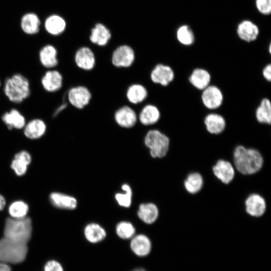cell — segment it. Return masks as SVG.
<instances>
[{"instance_id": "obj_32", "label": "cell", "mask_w": 271, "mask_h": 271, "mask_svg": "<svg viewBox=\"0 0 271 271\" xmlns=\"http://www.w3.org/2000/svg\"><path fill=\"white\" fill-rule=\"evenodd\" d=\"M184 184L188 192L195 194L202 189L203 185V179L199 173L193 172L187 176Z\"/></svg>"}, {"instance_id": "obj_8", "label": "cell", "mask_w": 271, "mask_h": 271, "mask_svg": "<svg viewBox=\"0 0 271 271\" xmlns=\"http://www.w3.org/2000/svg\"><path fill=\"white\" fill-rule=\"evenodd\" d=\"M201 100L204 105L209 109L219 107L223 100V95L220 89L216 86L209 85L201 94Z\"/></svg>"}, {"instance_id": "obj_35", "label": "cell", "mask_w": 271, "mask_h": 271, "mask_svg": "<svg viewBox=\"0 0 271 271\" xmlns=\"http://www.w3.org/2000/svg\"><path fill=\"white\" fill-rule=\"evenodd\" d=\"M121 188L124 192L116 193L115 195V200L120 206L125 208L129 207L131 203V189L127 184H123Z\"/></svg>"}, {"instance_id": "obj_10", "label": "cell", "mask_w": 271, "mask_h": 271, "mask_svg": "<svg viewBox=\"0 0 271 271\" xmlns=\"http://www.w3.org/2000/svg\"><path fill=\"white\" fill-rule=\"evenodd\" d=\"M174 71L168 65L158 64L152 70L150 78L153 82L166 86L174 78Z\"/></svg>"}, {"instance_id": "obj_41", "label": "cell", "mask_w": 271, "mask_h": 271, "mask_svg": "<svg viewBox=\"0 0 271 271\" xmlns=\"http://www.w3.org/2000/svg\"><path fill=\"white\" fill-rule=\"evenodd\" d=\"M6 205V200L4 197L0 195V211L3 210Z\"/></svg>"}, {"instance_id": "obj_16", "label": "cell", "mask_w": 271, "mask_h": 271, "mask_svg": "<svg viewBox=\"0 0 271 271\" xmlns=\"http://www.w3.org/2000/svg\"><path fill=\"white\" fill-rule=\"evenodd\" d=\"M161 114L158 108L155 105L148 104L142 108L139 115V119L142 124L149 126L155 124L160 119Z\"/></svg>"}, {"instance_id": "obj_22", "label": "cell", "mask_w": 271, "mask_h": 271, "mask_svg": "<svg viewBox=\"0 0 271 271\" xmlns=\"http://www.w3.org/2000/svg\"><path fill=\"white\" fill-rule=\"evenodd\" d=\"M139 218L146 224L154 223L159 216L157 206L152 203L141 204L137 212Z\"/></svg>"}, {"instance_id": "obj_21", "label": "cell", "mask_w": 271, "mask_h": 271, "mask_svg": "<svg viewBox=\"0 0 271 271\" xmlns=\"http://www.w3.org/2000/svg\"><path fill=\"white\" fill-rule=\"evenodd\" d=\"M39 59L42 65L47 68H52L58 64L57 51L51 45L43 47L39 52Z\"/></svg>"}, {"instance_id": "obj_7", "label": "cell", "mask_w": 271, "mask_h": 271, "mask_svg": "<svg viewBox=\"0 0 271 271\" xmlns=\"http://www.w3.org/2000/svg\"><path fill=\"white\" fill-rule=\"evenodd\" d=\"M91 97L90 90L86 87L82 85L71 88L67 93L69 102L78 109H82L88 105Z\"/></svg>"}, {"instance_id": "obj_42", "label": "cell", "mask_w": 271, "mask_h": 271, "mask_svg": "<svg viewBox=\"0 0 271 271\" xmlns=\"http://www.w3.org/2000/svg\"><path fill=\"white\" fill-rule=\"evenodd\" d=\"M66 104H62L55 111L54 115H57L60 112L62 111L64 108L66 107Z\"/></svg>"}, {"instance_id": "obj_38", "label": "cell", "mask_w": 271, "mask_h": 271, "mask_svg": "<svg viewBox=\"0 0 271 271\" xmlns=\"http://www.w3.org/2000/svg\"><path fill=\"white\" fill-rule=\"evenodd\" d=\"M44 271H64V270L59 262L55 260H51L45 265Z\"/></svg>"}, {"instance_id": "obj_26", "label": "cell", "mask_w": 271, "mask_h": 271, "mask_svg": "<svg viewBox=\"0 0 271 271\" xmlns=\"http://www.w3.org/2000/svg\"><path fill=\"white\" fill-rule=\"evenodd\" d=\"M204 124L207 131L211 134H219L225 129L226 122L224 117L217 113H210L206 116Z\"/></svg>"}, {"instance_id": "obj_2", "label": "cell", "mask_w": 271, "mask_h": 271, "mask_svg": "<svg viewBox=\"0 0 271 271\" xmlns=\"http://www.w3.org/2000/svg\"><path fill=\"white\" fill-rule=\"evenodd\" d=\"M32 231L30 218H8L4 228V237L21 243L26 244L30 240Z\"/></svg>"}, {"instance_id": "obj_36", "label": "cell", "mask_w": 271, "mask_h": 271, "mask_svg": "<svg viewBox=\"0 0 271 271\" xmlns=\"http://www.w3.org/2000/svg\"><path fill=\"white\" fill-rule=\"evenodd\" d=\"M179 42L184 45H190L194 41V36L190 28L187 25L180 27L177 32Z\"/></svg>"}, {"instance_id": "obj_9", "label": "cell", "mask_w": 271, "mask_h": 271, "mask_svg": "<svg viewBox=\"0 0 271 271\" xmlns=\"http://www.w3.org/2000/svg\"><path fill=\"white\" fill-rule=\"evenodd\" d=\"M114 118L117 124L125 128L133 127L138 120V116L135 111L126 105L121 106L115 111Z\"/></svg>"}, {"instance_id": "obj_37", "label": "cell", "mask_w": 271, "mask_h": 271, "mask_svg": "<svg viewBox=\"0 0 271 271\" xmlns=\"http://www.w3.org/2000/svg\"><path fill=\"white\" fill-rule=\"evenodd\" d=\"M256 7L258 11L264 15H268L271 12V0H256Z\"/></svg>"}, {"instance_id": "obj_31", "label": "cell", "mask_w": 271, "mask_h": 271, "mask_svg": "<svg viewBox=\"0 0 271 271\" xmlns=\"http://www.w3.org/2000/svg\"><path fill=\"white\" fill-rule=\"evenodd\" d=\"M255 117L258 122L270 124L271 122V103L266 98L261 100L255 111Z\"/></svg>"}, {"instance_id": "obj_5", "label": "cell", "mask_w": 271, "mask_h": 271, "mask_svg": "<svg viewBox=\"0 0 271 271\" xmlns=\"http://www.w3.org/2000/svg\"><path fill=\"white\" fill-rule=\"evenodd\" d=\"M145 146L149 149L154 158L165 157L169 149L170 139L168 136L158 129L149 130L144 138Z\"/></svg>"}, {"instance_id": "obj_44", "label": "cell", "mask_w": 271, "mask_h": 271, "mask_svg": "<svg viewBox=\"0 0 271 271\" xmlns=\"http://www.w3.org/2000/svg\"><path fill=\"white\" fill-rule=\"evenodd\" d=\"M270 48H271V47H270V45L269 46V53L271 52Z\"/></svg>"}, {"instance_id": "obj_43", "label": "cell", "mask_w": 271, "mask_h": 271, "mask_svg": "<svg viewBox=\"0 0 271 271\" xmlns=\"http://www.w3.org/2000/svg\"><path fill=\"white\" fill-rule=\"evenodd\" d=\"M131 271H147V270L144 267H138L133 269Z\"/></svg>"}, {"instance_id": "obj_18", "label": "cell", "mask_w": 271, "mask_h": 271, "mask_svg": "<svg viewBox=\"0 0 271 271\" xmlns=\"http://www.w3.org/2000/svg\"><path fill=\"white\" fill-rule=\"evenodd\" d=\"M46 128L45 122L41 119L36 118L26 124L24 133L28 139L35 140L42 137L46 132Z\"/></svg>"}, {"instance_id": "obj_1", "label": "cell", "mask_w": 271, "mask_h": 271, "mask_svg": "<svg viewBox=\"0 0 271 271\" xmlns=\"http://www.w3.org/2000/svg\"><path fill=\"white\" fill-rule=\"evenodd\" d=\"M233 161L237 170L243 175H252L258 172L262 167V155L254 149H247L238 146L233 152Z\"/></svg>"}, {"instance_id": "obj_30", "label": "cell", "mask_w": 271, "mask_h": 271, "mask_svg": "<svg viewBox=\"0 0 271 271\" xmlns=\"http://www.w3.org/2000/svg\"><path fill=\"white\" fill-rule=\"evenodd\" d=\"M40 24L38 16L33 13L26 14L23 16L21 21L22 30L29 35L37 33L40 29Z\"/></svg>"}, {"instance_id": "obj_15", "label": "cell", "mask_w": 271, "mask_h": 271, "mask_svg": "<svg viewBox=\"0 0 271 271\" xmlns=\"http://www.w3.org/2000/svg\"><path fill=\"white\" fill-rule=\"evenodd\" d=\"M44 89L49 92H55L60 90L63 85V77L57 70L47 71L41 79Z\"/></svg>"}, {"instance_id": "obj_40", "label": "cell", "mask_w": 271, "mask_h": 271, "mask_svg": "<svg viewBox=\"0 0 271 271\" xmlns=\"http://www.w3.org/2000/svg\"><path fill=\"white\" fill-rule=\"evenodd\" d=\"M0 271H11L8 264L0 262Z\"/></svg>"}, {"instance_id": "obj_27", "label": "cell", "mask_w": 271, "mask_h": 271, "mask_svg": "<svg viewBox=\"0 0 271 271\" xmlns=\"http://www.w3.org/2000/svg\"><path fill=\"white\" fill-rule=\"evenodd\" d=\"M44 26L48 33L52 35L57 36L64 31L66 23L62 17L58 15H52L46 19Z\"/></svg>"}, {"instance_id": "obj_6", "label": "cell", "mask_w": 271, "mask_h": 271, "mask_svg": "<svg viewBox=\"0 0 271 271\" xmlns=\"http://www.w3.org/2000/svg\"><path fill=\"white\" fill-rule=\"evenodd\" d=\"M135 60V53L129 46L123 45L117 47L111 56L112 65L117 68H128Z\"/></svg>"}, {"instance_id": "obj_25", "label": "cell", "mask_w": 271, "mask_h": 271, "mask_svg": "<svg viewBox=\"0 0 271 271\" xmlns=\"http://www.w3.org/2000/svg\"><path fill=\"white\" fill-rule=\"evenodd\" d=\"M148 95L147 88L142 84L134 83L127 89L126 97L127 100L133 104H138L146 100Z\"/></svg>"}, {"instance_id": "obj_45", "label": "cell", "mask_w": 271, "mask_h": 271, "mask_svg": "<svg viewBox=\"0 0 271 271\" xmlns=\"http://www.w3.org/2000/svg\"><path fill=\"white\" fill-rule=\"evenodd\" d=\"M1 81H0V86H1Z\"/></svg>"}, {"instance_id": "obj_24", "label": "cell", "mask_w": 271, "mask_h": 271, "mask_svg": "<svg viewBox=\"0 0 271 271\" xmlns=\"http://www.w3.org/2000/svg\"><path fill=\"white\" fill-rule=\"evenodd\" d=\"M189 80L194 87L203 90L209 85L211 75L205 69L196 68L192 71Z\"/></svg>"}, {"instance_id": "obj_34", "label": "cell", "mask_w": 271, "mask_h": 271, "mask_svg": "<svg viewBox=\"0 0 271 271\" xmlns=\"http://www.w3.org/2000/svg\"><path fill=\"white\" fill-rule=\"evenodd\" d=\"M115 231L119 238L123 239H128L134 235L136 229L130 222L121 221L116 225Z\"/></svg>"}, {"instance_id": "obj_17", "label": "cell", "mask_w": 271, "mask_h": 271, "mask_svg": "<svg viewBox=\"0 0 271 271\" xmlns=\"http://www.w3.org/2000/svg\"><path fill=\"white\" fill-rule=\"evenodd\" d=\"M237 33L238 37L242 40L251 42L256 40L259 30L257 26L250 21L245 20L241 22L238 26Z\"/></svg>"}, {"instance_id": "obj_28", "label": "cell", "mask_w": 271, "mask_h": 271, "mask_svg": "<svg viewBox=\"0 0 271 271\" xmlns=\"http://www.w3.org/2000/svg\"><path fill=\"white\" fill-rule=\"evenodd\" d=\"M31 162L30 154L26 151H22L15 155L11 166L17 175L22 176L26 173Z\"/></svg>"}, {"instance_id": "obj_3", "label": "cell", "mask_w": 271, "mask_h": 271, "mask_svg": "<svg viewBox=\"0 0 271 271\" xmlns=\"http://www.w3.org/2000/svg\"><path fill=\"white\" fill-rule=\"evenodd\" d=\"M4 91L11 101L21 103L30 94L29 80L22 74H14L6 80Z\"/></svg>"}, {"instance_id": "obj_14", "label": "cell", "mask_w": 271, "mask_h": 271, "mask_svg": "<svg viewBox=\"0 0 271 271\" xmlns=\"http://www.w3.org/2000/svg\"><path fill=\"white\" fill-rule=\"evenodd\" d=\"M212 171L216 178L226 184L229 183L235 176V171L232 165L228 161L224 160H218L213 167Z\"/></svg>"}, {"instance_id": "obj_39", "label": "cell", "mask_w": 271, "mask_h": 271, "mask_svg": "<svg viewBox=\"0 0 271 271\" xmlns=\"http://www.w3.org/2000/svg\"><path fill=\"white\" fill-rule=\"evenodd\" d=\"M262 75L263 77L268 81L271 80V64H268L266 65L263 70Z\"/></svg>"}, {"instance_id": "obj_33", "label": "cell", "mask_w": 271, "mask_h": 271, "mask_svg": "<svg viewBox=\"0 0 271 271\" xmlns=\"http://www.w3.org/2000/svg\"><path fill=\"white\" fill-rule=\"evenodd\" d=\"M29 210L28 204L23 201H16L9 206L8 211L11 218L22 219L25 218Z\"/></svg>"}, {"instance_id": "obj_12", "label": "cell", "mask_w": 271, "mask_h": 271, "mask_svg": "<svg viewBox=\"0 0 271 271\" xmlns=\"http://www.w3.org/2000/svg\"><path fill=\"white\" fill-rule=\"evenodd\" d=\"M130 248L137 256L146 257L151 253L152 242L147 235L143 234H138L131 238Z\"/></svg>"}, {"instance_id": "obj_20", "label": "cell", "mask_w": 271, "mask_h": 271, "mask_svg": "<svg viewBox=\"0 0 271 271\" xmlns=\"http://www.w3.org/2000/svg\"><path fill=\"white\" fill-rule=\"evenodd\" d=\"M3 121L9 129H22L26 125V119L22 114L16 109H12L5 112L2 117Z\"/></svg>"}, {"instance_id": "obj_19", "label": "cell", "mask_w": 271, "mask_h": 271, "mask_svg": "<svg viewBox=\"0 0 271 271\" xmlns=\"http://www.w3.org/2000/svg\"><path fill=\"white\" fill-rule=\"evenodd\" d=\"M50 201L55 207L64 209H74L77 201L73 197L59 192H53L50 195Z\"/></svg>"}, {"instance_id": "obj_23", "label": "cell", "mask_w": 271, "mask_h": 271, "mask_svg": "<svg viewBox=\"0 0 271 271\" xmlns=\"http://www.w3.org/2000/svg\"><path fill=\"white\" fill-rule=\"evenodd\" d=\"M91 32L90 40L92 43L98 46L106 45L110 39L111 34L109 30L102 24H96Z\"/></svg>"}, {"instance_id": "obj_13", "label": "cell", "mask_w": 271, "mask_h": 271, "mask_svg": "<svg viewBox=\"0 0 271 271\" xmlns=\"http://www.w3.org/2000/svg\"><path fill=\"white\" fill-rule=\"evenodd\" d=\"M246 212L250 216L259 217L266 210L264 199L258 194H252L248 196L245 201Z\"/></svg>"}, {"instance_id": "obj_29", "label": "cell", "mask_w": 271, "mask_h": 271, "mask_svg": "<svg viewBox=\"0 0 271 271\" xmlns=\"http://www.w3.org/2000/svg\"><path fill=\"white\" fill-rule=\"evenodd\" d=\"M84 234L86 240L91 243H98L106 236L105 229L95 223L87 224L84 228Z\"/></svg>"}, {"instance_id": "obj_11", "label": "cell", "mask_w": 271, "mask_h": 271, "mask_svg": "<svg viewBox=\"0 0 271 271\" xmlns=\"http://www.w3.org/2000/svg\"><path fill=\"white\" fill-rule=\"evenodd\" d=\"M74 61L78 68L85 71L92 70L96 62L93 52L87 47H82L77 50Z\"/></svg>"}, {"instance_id": "obj_4", "label": "cell", "mask_w": 271, "mask_h": 271, "mask_svg": "<svg viewBox=\"0 0 271 271\" xmlns=\"http://www.w3.org/2000/svg\"><path fill=\"white\" fill-rule=\"evenodd\" d=\"M26 244L12 240L6 237L0 240V262L18 263L23 261L27 255Z\"/></svg>"}]
</instances>
